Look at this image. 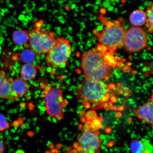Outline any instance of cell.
<instances>
[{
	"mask_svg": "<svg viewBox=\"0 0 153 153\" xmlns=\"http://www.w3.org/2000/svg\"><path fill=\"white\" fill-rule=\"evenodd\" d=\"M102 5L106 8H108L110 7V4L107 3L106 1L102 3Z\"/></svg>",
	"mask_w": 153,
	"mask_h": 153,
	"instance_id": "obj_24",
	"label": "cell"
},
{
	"mask_svg": "<svg viewBox=\"0 0 153 153\" xmlns=\"http://www.w3.org/2000/svg\"><path fill=\"white\" fill-rule=\"evenodd\" d=\"M95 24L97 26H99V25H100V23H99L97 22H95Z\"/></svg>",
	"mask_w": 153,
	"mask_h": 153,
	"instance_id": "obj_37",
	"label": "cell"
},
{
	"mask_svg": "<svg viewBox=\"0 0 153 153\" xmlns=\"http://www.w3.org/2000/svg\"><path fill=\"white\" fill-rule=\"evenodd\" d=\"M107 19H108V20H111V18H107Z\"/></svg>",
	"mask_w": 153,
	"mask_h": 153,
	"instance_id": "obj_41",
	"label": "cell"
},
{
	"mask_svg": "<svg viewBox=\"0 0 153 153\" xmlns=\"http://www.w3.org/2000/svg\"><path fill=\"white\" fill-rule=\"evenodd\" d=\"M37 74V68L32 64H25L21 68L20 74L22 78L26 81L33 80Z\"/></svg>",
	"mask_w": 153,
	"mask_h": 153,
	"instance_id": "obj_12",
	"label": "cell"
},
{
	"mask_svg": "<svg viewBox=\"0 0 153 153\" xmlns=\"http://www.w3.org/2000/svg\"><path fill=\"white\" fill-rule=\"evenodd\" d=\"M82 128V133L76 142L78 146L83 150L91 153H99L102 143L99 138V131L90 129L86 124Z\"/></svg>",
	"mask_w": 153,
	"mask_h": 153,
	"instance_id": "obj_8",
	"label": "cell"
},
{
	"mask_svg": "<svg viewBox=\"0 0 153 153\" xmlns=\"http://www.w3.org/2000/svg\"><path fill=\"white\" fill-rule=\"evenodd\" d=\"M12 39L14 43L17 45H25L29 40V30H15L13 33Z\"/></svg>",
	"mask_w": 153,
	"mask_h": 153,
	"instance_id": "obj_13",
	"label": "cell"
},
{
	"mask_svg": "<svg viewBox=\"0 0 153 153\" xmlns=\"http://www.w3.org/2000/svg\"><path fill=\"white\" fill-rule=\"evenodd\" d=\"M112 3V4L113 5H114V6H115L116 5V4L115 3H114L113 2V3Z\"/></svg>",
	"mask_w": 153,
	"mask_h": 153,
	"instance_id": "obj_40",
	"label": "cell"
},
{
	"mask_svg": "<svg viewBox=\"0 0 153 153\" xmlns=\"http://www.w3.org/2000/svg\"><path fill=\"white\" fill-rule=\"evenodd\" d=\"M64 85L48 84L45 85L43 91L47 113L58 121L64 118V111L68 104L63 95Z\"/></svg>",
	"mask_w": 153,
	"mask_h": 153,
	"instance_id": "obj_3",
	"label": "cell"
},
{
	"mask_svg": "<svg viewBox=\"0 0 153 153\" xmlns=\"http://www.w3.org/2000/svg\"><path fill=\"white\" fill-rule=\"evenodd\" d=\"M134 153H153L152 145L148 141H145L144 146Z\"/></svg>",
	"mask_w": 153,
	"mask_h": 153,
	"instance_id": "obj_18",
	"label": "cell"
},
{
	"mask_svg": "<svg viewBox=\"0 0 153 153\" xmlns=\"http://www.w3.org/2000/svg\"><path fill=\"white\" fill-rule=\"evenodd\" d=\"M123 45L129 53L139 52L147 46V35L142 28L131 27L126 31Z\"/></svg>",
	"mask_w": 153,
	"mask_h": 153,
	"instance_id": "obj_7",
	"label": "cell"
},
{
	"mask_svg": "<svg viewBox=\"0 0 153 153\" xmlns=\"http://www.w3.org/2000/svg\"><path fill=\"white\" fill-rule=\"evenodd\" d=\"M123 63L121 62H119L118 64V65L119 67H122V66H123Z\"/></svg>",
	"mask_w": 153,
	"mask_h": 153,
	"instance_id": "obj_31",
	"label": "cell"
},
{
	"mask_svg": "<svg viewBox=\"0 0 153 153\" xmlns=\"http://www.w3.org/2000/svg\"><path fill=\"white\" fill-rule=\"evenodd\" d=\"M72 51L69 40L63 37L57 38L54 45L46 55L48 65L56 68H65Z\"/></svg>",
	"mask_w": 153,
	"mask_h": 153,
	"instance_id": "obj_5",
	"label": "cell"
},
{
	"mask_svg": "<svg viewBox=\"0 0 153 153\" xmlns=\"http://www.w3.org/2000/svg\"><path fill=\"white\" fill-rule=\"evenodd\" d=\"M152 4V3L151 2L146 1L144 3V5L146 7H150Z\"/></svg>",
	"mask_w": 153,
	"mask_h": 153,
	"instance_id": "obj_26",
	"label": "cell"
},
{
	"mask_svg": "<svg viewBox=\"0 0 153 153\" xmlns=\"http://www.w3.org/2000/svg\"><path fill=\"white\" fill-rule=\"evenodd\" d=\"M108 11H114V7L112 6H110L108 8Z\"/></svg>",
	"mask_w": 153,
	"mask_h": 153,
	"instance_id": "obj_29",
	"label": "cell"
},
{
	"mask_svg": "<svg viewBox=\"0 0 153 153\" xmlns=\"http://www.w3.org/2000/svg\"><path fill=\"white\" fill-rule=\"evenodd\" d=\"M126 31L124 26L114 24L110 27L106 26L103 28L102 32L97 36L100 45L106 47L110 53H113L118 48H120L123 46Z\"/></svg>",
	"mask_w": 153,
	"mask_h": 153,
	"instance_id": "obj_6",
	"label": "cell"
},
{
	"mask_svg": "<svg viewBox=\"0 0 153 153\" xmlns=\"http://www.w3.org/2000/svg\"><path fill=\"white\" fill-rule=\"evenodd\" d=\"M100 19L101 21V22H102V23L104 25H106L107 23L108 22L107 19L104 18L103 17H101Z\"/></svg>",
	"mask_w": 153,
	"mask_h": 153,
	"instance_id": "obj_23",
	"label": "cell"
},
{
	"mask_svg": "<svg viewBox=\"0 0 153 153\" xmlns=\"http://www.w3.org/2000/svg\"><path fill=\"white\" fill-rule=\"evenodd\" d=\"M100 12L101 14H106V10L104 8H101L100 10Z\"/></svg>",
	"mask_w": 153,
	"mask_h": 153,
	"instance_id": "obj_27",
	"label": "cell"
},
{
	"mask_svg": "<svg viewBox=\"0 0 153 153\" xmlns=\"http://www.w3.org/2000/svg\"><path fill=\"white\" fill-rule=\"evenodd\" d=\"M97 51H100L101 52L104 53L108 50L106 47L100 45H97Z\"/></svg>",
	"mask_w": 153,
	"mask_h": 153,
	"instance_id": "obj_21",
	"label": "cell"
},
{
	"mask_svg": "<svg viewBox=\"0 0 153 153\" xmlns=\"http://www.w3.org/2000/svg\"><path fill=\"white\" fill-rule=\"evenodd\" d=\"M114 23L113 22H110V21H109V22H108L107 23L106 26L108 27H111L112 26L114 25Z\"/></svg>",
	"mask_w": 153,
	"mask_h": 153,
	"instance_id": "obj_25",
	"label": "cell"
},
{
	"mask_svg": "<svg viewBox=\"0 0 153 153\" xmlns=\"http://www.w3.org/2000/svg\"><path fill=\"white\" fill-rule=\"evenodd\" d=\"M153 101L151 100L145 103L140 108L134 110V112L140 119L153 126Z\"/></svg>",
	"mask_w": 153,
	"mask_h": 153,
	"instance_id": "obj_10",
	"label": "cell"
},
{
	"mask_svg": "<svg viewBox=\"0 0 153 153\" xmlns=\"http://www.w3.org/2000/svg\"><path fill=\"white\" fill-rule=\"evenodd\" d=\"M148 44L151 46H152L153 45L152 42V41H149L148 42Z\"/></svg>",
	"mask_w": 153,
	"mask_h": 153,
	"instance_id": "obj_34",
	"label": "cell"
},
{
	"mask_svg": "<svg viewBox=\"0 0 153 153\" xmlns=\"http://www.w3.org/2000/svg\"><path fill=\"white\" fill-rule=\"evenodd\" d=\"M127 1V0H122V2L123 3H124Z\"/></svg>",
	"mask_w": 153,
	"mask_h": 153,
	"instance_id": "obj_38",
	"label": "cell"
},
{
	"mask_svg": "<svg viewBox=\"0 0 153 153\" xmlns=\"http://www.w3.org/2000/svg\"><path fill=\"white\" fill-rule=\"evenodd\" d=\"M92 36V35L91 33H90V32H88V36L89 37H91Z\"/></svg>",
	"mask_w": 153,
	"mask_h": 153,
	"instance_id": "obj_36",
	"label": "cell"
},
{
	"mask_svg": "<svg viewBox=\"0 0 153 153\" xmlns=\"http://www.w3.org/2000/svg\"><path fill=\"white\" fill-rule=\"evenodd\" d=\"M0 98L7 99L11 102L17 101L19 97L15 94L11 87L10 79L5 74L0 70Z\"/></svg>",
	"mask_w": 153,
	"mask_h": 153,
	"instance_id": "obj_9",
	"label": "cell"
},
{
	"mask_svg": "<svg viewBox=\"0 0 153 153\" xmlns=\"http://www.w3.org/2000/svg\"><path fill=\"white\" fill-rule=\"evenodd\" d=\"M93 33L94 34L97 35V34L99 33V31H98L97 29H94L93 30Z\"/></svg>",
	"mask_w": 153,
	"mask_h": 153,
	"instance_id": "obj_30",
	"label": "cell"
},
{
	"mask_svg": "<svg viewBox=\"0 0 153 153\" xmlns=\"http://www.w3.org/2000/svg\"><path fill=\"white\" fill-rule=\"evenodd\" d=\"M122 4H120V7H122Z\"/></svg>",
	"mask_w": 153,
	"mask_h": 153,
	"instance_id": "obj_42",
	"label": "cell"
},
{
	"mask_svg": "<svg viewBox=\"0 0 153 153\" xmlns=\"http://www.w3.org/2000/svg\"><path fill=\"white\" fill-rule=\"evenodd\" d=\"M81 68L85 79L103 81L108 79L111 71L110 65L105 61L101 52L89 50L82 56Z\"/></svg>",
	"mask_w": 153,
	"mask_h": 153,
	"instance_id": "obj_2",
	"label": "cell"
},
{
	"mask_svg": "<svg viewBox=\"0 0 153 153\" xmlns=\"http://www.w3.org/2000/svg\"><path fill=\"white\" fill-rule=\"evenodd\" d=\"M9 128L6 118L3 114H0V132L5 131Z\"/></svg>",
	"mask_w": 153,
	"mask_h": 153,
	"instance_id": "obj_17",
	"label": "cell"
},
{
	"mask_svg": "<svg viewBox=\"0 0 153 153\" xmlns=\"http://www.w3.org/2000/svg\"><path fill=\"white\" fill-rule=\"evenodd\" d=\"M94 9L96 10H97L99 9V7L98 5H95L94 6Z\"/></svg>",
	"mask_w": 153,
	"mask_h": 153,
	"instance_id": "obj_33",
	"label": "cell"
},
{
	"mask_svg": "<svg viewBox=\"0 0 153 153\" xmlns=\"http://www.w3.org/2000/svg\"><path fill=\"white\" fill-rule=\"evenodd\" d=\"M153 4L150 7H148L146 11L147 16L148 19L146 21L150 25V28L148 29L150 33H152L153 32Z\"/></svg>",
	"mask_w": 153,
	"mask_h": 153,
	"instance_id": "obj_16",
	"label": "cell"
},
{
	"mask_svg": "<svg viewBox=\"0 0 153 153\" xmlns=\"http://www.w3.org/2000/svg\"><path fill=\"white\" fill-rule=\"evenodd\" d=\"M5 150V145L2 139L0 138V153H4Z\"/></svg>",
	"mask_w": 153,
	"mask_h": 153,
	"instance_id": "obj_22",
	"label": "cell"
},
{
	"mask_svg": "<svg viewBox=\"0 0 153 153\" xmlns=\"http://www.w3.org/2000/svg\"><path fill=\"white\" fill-rule=\"evenodd\" d=\"M101 1L100 0V1H96V2L95 4H96L98 5L100 4V2Z\"/></svg>",
	"mask_w": 153,
	"mask_h": 153,
	"instance_id": "obj_35",
	"label": "cell"
},
{
	"mask_svg": "<svg viewBox=\"0 0 153 153\" xmlns=\"http://www.w3.org/2000/svg\"><path fill=\"white\" fill-rule=\"evenodd\" d=\"M69 152L70 153H91L84 150L78 146L76 143H74L73 146L69 149Z\"/></svg>",
	"mask_w": 153,
	"mask_h": 153,
	"instance_id": "obj_19",
	"label": "cell"
},
{
	"mask_svg": "<svg viewBox=\"0 0 153 153\" xmlns=\"http://www.w3.org/2000/svg\"><path fill=\"white\" fill-rule=\"evenodd\" d=\"M114 13H117V14H118V11L117 8H116L114 10Z\"/></svg>",
	"mask_w": 153,
	"mask_h": 153,
	"instance_id": "obj_32",
	"label": "cell"
},
{
	"mask_svg": "<svg viewBox=\"0 0 153 153\" xmlns=\"http://www.w3.org/2000/svg\"><path fill=\"white\" fill-rule=\"evenodd\" d=\"M42 21L35 23L29 30V47L36 55H46L54 45L56 38L50 30L44 29Z\"/></svg>",
	"mask_w": 153,
	"mask_h": 153,
	"instance_id": "obj_4",
	"label": "cell"
},
{
	"mask_svg": "<svg viewBox=\"0 0 153 153\" xmlns=\"http://www.w3.org/2000/svg\"><path fill=\"white\" fill-rule=\"evenodd\" d=\"M93 11H94V12H95V13H97V11L96 10L94 9V10Z\"/></svg>",
	"mask_w": 153,
	"mask_h": 153,
	"instance_id": "obj_39",
	"label": "cell"
},
{
	"mask_svg": "<svg viewBox=\"0 0 153 153\" xmlns=\"http://www.w3.org/2000/svg\"><path fill=\"white\" fill-rule=\"evenodd\" d=\"M146 16L143 10H137L133 11L130 15V20L134 26L143 25L146 22Z\"/></svg>",
	"mask_w": 153,
	"mask_h": 153,
	"instance_id": "obj_14",
	"label": "cell"
},
{
	"mask_svg": "<svg viewBox=\"0 0 153 153\" xmlns=\"http://www.w3.org/2000/svg\"><path fill=\"white\" fill-rule=\"evenodd\" d=\"M103 26L102 25L99 26L97 27V30H98V31H101V30H103Z\"/></svg>",
	"mask_w": 153,
	"mask_h": 153,
	"instance_id": "obj_28",
	"label": "cell"
},
{
	"mask_svg": "<svg viewBox=\"0 0 153 153\" xmlns=\"http://www.w3.org/2000/svg\"><path fill=\"white\" fill-rule=\"evenodd\" d=\"M35 55L29 47V48L25 49L21 53V58L26 64H32L35 60Z\"/></svg>",
	"mask_w": 153,
	"mask_h": 153,
	"instance_id": "obj_15",
	"label": "cell"
},
{
	"mask_svg": "<svg viewBox=\"0 0 153 153\" xmlns=\"http://www.w3.org/2000/svg\"><path fill=\"white\" fill-rule=\"evenodd\" d=\"M11 87L15 94L20 97L26 94L29 89V85L27 81L22 77L10 79Z\"/></svg>",
	"mask_w": 153,
	"mask_h": 153,
	"instance_id": "obj_11",
	"label": "cell"
},
{
	"mask_svg": "<svg viewBox=\"0 0 153 153\" xmlns=\"http://www.w3.org/2000/svg\"><path fill=\"white\" fill-rule=\"evenodd\" d=\"M110 91L104 81L85 79L76 89V97L85 108L98 109L107 104Z\"/></svg>",
	"mask_w": 153,
	"mask_h": 153,
	"instance_id": "obj_1",
	"label": "cell"
},
{
	"mask_svg": "<svg viewBox=\"0 0 153 153\" xmlns=\"http://www.w3.org/2000/svg\"><path fill=\"white\" fill-rule=\"evenodd\" d=\"M85 118L87 120H93L97 117L96 113L94 111H89L85 114Z\"/></svg>",
	"mask_w": 153,
	"mask_h": 153,
	"instance_id": "obj_20",
	"label": "cell"
}]
</instances>
